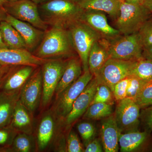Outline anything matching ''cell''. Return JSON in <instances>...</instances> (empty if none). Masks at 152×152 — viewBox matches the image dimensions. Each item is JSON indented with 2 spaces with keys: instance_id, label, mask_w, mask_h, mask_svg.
<instances>
[{
  "instance_id": "6da1fadb",
  "label": "cell",
  "mask_w": 152,
  "mask_h": 152,
  "mask_svg": "<svg viewBox=\"0 0 152 152\" xmlns=\"http://www.w3.org/2000/svg\"><path fill=\"white\" fill-rule=\"evenodd\" d=\"M39 4L40 15L48 26L67 29L81 20L84 11L77 0H49Z\"/></svg>"
},
{
  "instance_id": "7a4b0ae2",
  "label": "cell",
  "mask_w": 152,
  "mask_h": 152,
  "mask_svg": "<svg viewBox=\"0 0 152 152\" xmlns=\"http://www.w3.org/2000/svg\"><path fill=\"white\" fill-rule=\"evenodd\" d=\"M75 52L68 30L51 27L45 31L40 43L32 53L41 58L51 59L70 58Z\"/></svg>"
},
{
  "instance_id": "3957f363",
  "label": "cell",
  "mask_w": 152,
  "mask_h": 152,
  "mask_svg": "<svg viewBox=\"0 0 152 152\" xmlns=\"http://www.w3.org/2000/svg\"><path fill=\"white\" fill-rule=\"evenodd\" d=\"M152 14L143 4L120 0V14L115 21V28L124 35L138 33Z\"/></svg>"
},
{
  "instance_id": "277c9868",
  "label": "cell",
  "mask_w": 152,
  "mask_h": 152,
  "mask_svg": "<svg viewBox=\"0 0 152 152\" xmlns=\"http://www.w3.org/2000/svg\"><path fill=\"white\" fill-rule=\"evenodd\" d=\"M75 51L81 62L83 72L89 70L88 56L93 44L103 39L102 36L82 20L68 29Z\"/></svg>"
},
{
  "instance_id": "5b68a950",
  "label": "cell",
  "mask_w": 152,
  "mask_h": 152,
  "mask_svg": "<svg viewBox=\"0 0 152 152\" xmlns=\"http://www.w3.org/2000/svg\"><path fill=\"white\" fill-rule=\"evenodd\" d=\"M106 40L110 58L124 61H136L142 57L143 46L138 33L121 35Z\"/></svg>"
},
{
  "instance_id": "8992f818",
  "label": "cell",
  "mask_w": 152,
  "mask_h": 152,
  "mask_svg": "<svg viewBox=\"0 0 152 152\" xmlns=\"http://www.w3.org/2000/svg\"><path fill=\"white\" fill-rule=\"evenodd\" d=\"M136 61L110 58L94 77L98 84L106 85L113 91L116 84L131 75Z\"/></svg>"
},
{
  "instance_id": "52a82bcc",
  "label": "cell",
  "mask_w": 152,
  "mask_h": 152,
  "mask_svg": "<svg viewBox=\"0 0 152 152\" xmlns=\"http://www.w3.org/2000/svg\"><path fill=\"white\" fill-rule=\"evenodd\" d=\"M67 60L51 59L42 66V103L45 107L51 101L65 69Z\"/></svg>"
},
{
  "instance_id": "ba28073f",
  "label": "cell",
  "mask_w": 152,
  "mask_h": 152,
  "mask_svg": "<svg viewBox=\"0 0 152 152\" xmlns=\"http://www.w3.org/2000/svg\"><path fill=\"white\" fill-rule=\"evenodd\" d=\"M3 7L7 13L16 19L29 23L43 31L48 28V26L40 15L37 4L31 0L6 2Z\"/></svg>"
},
{
  "instance_id": "9c48e42d",
  "label": "cell",
  "mask_w": 152,
  "mask_h": 152,
  "mask_svg": "<svg viewBox=\"0 0 152 152\" xmlns=\"http://www.w3.org/2000/svg\"><path fill=\"white\" fill-rule=\"evenodd\" d=\"M93 77L94 75L89 70L83 72L75 82L58 96L55 108L57 116L61 118H65L70 113L74 102Z\"/></svg>"
},
{
  "instance_id": "30bf717a",
  "label": "cell",
  "mask_w": 152,
  "mask_h": 152,
  "mask_svg": "<svg viewBox=\"0 0 152 152\" xmlns=\"http://www.w3.org/2000/svg\"><path fill=\"white\" fill-rule=\"evenodd\" d=\"M140 107L132 98L119 101L115 115L121 133L138 130Z\"/></svg>"
},
{
  "instance_id": "8fae6325",
  "label": "cell",
  "mask_w": 152,
  "mask_h": 152,
  "mask_svg": "<svg viewBox=\"0 0 152 152\" xmlns=\"http://www.w3.org/2000/svg\"><path fill=\"white\" fill-rule=\"evenodd\" d=\"M42 94V68H36L29 78L20 90L19 99L34 113L39 107Z\"/></svg>"
},
{
  "instance_id": "7c38bea8",
  "label": "cell",
  "mask_w": 152,
  "mask_h": 152,
  "mask_svg": "<svg viewBox=\"0 0 152 152\" xmlns=\"http://www.w3.org/2000/svg\"><path fill=\"white\" fill-rule=\"evenodd\" d=\"M49 60L38 58L26 49H0V64L3 66L30 65L38 67Z\"/></svg>"
},
{
  "instance_id": "4fadbf2b",
  "label": "cell",
  "mask_w": 152,
  "mask_h": 152,
  "mask_svg": "<svg viewBox=\"0 0 152 152\" xmlns=\"http://www.w3.org/2000/svg\"><path fill=\"white\" fill-rule=\"evenodd\" d=\"M81 20L101 35L103 39L110 40L121 34L116 28L109 24L105 13L101 11L84 10Z\"/></svg>"
},
{
  "instance_id": "5bb4252c",
  "label": "cell",
  "mask_w": 152,
  "mask_h": 152,
  "mask_svg": "<svg viewBox=\"0 0 152 152\" xmlns=\"http://www.w3.org/2000/svg\"><path fill=\"white\" fill-rule=\"evenodd\" d=\"M98 86L96 80L93 77L73 104L70 113L64 119L66 125H72L84 115L91 105Z\"/></svg>"
},
{
  "instance_id": "9a60e30c",
  "label": "cell",
  "mask_w": 152,
  "mask_h": 152,
  "mask_svg": "<svg viewBox=\"0 0 152 152\" xmlns=\"http://www.w3.org/2000/svg\"><path fill=\"white\" fill-rule=\"evenodd\" d=\"M6 21L19 33L29 51H33L39 46L43 37L45 31L35 27L29 23L18 19L7 14Z\"/></svg>"
},
{
  "instance_id": "2e32d148",
  "label": "cell",
  "mask_w": 152,
  "mask_h": 152,
  "mask_svg": "<svg viewBox=\"0 0 152 152\" xmlns=\"http://www.w3.org/2000/svg\"><path fill=\"white\" fill-rule=\"evenodd\" d=\"M38 67L30 65L16 66L10 69L3 85V91L8 93L20 91L22 88Z\"/></svg>"
},
{
  "instance_id": "e0dca14e",
  "label": "cell",
  "mask_w": 152,
  "mask_h": 152,
  "mask_svg": "<svg viewBox=\"0 0 152 152\" xmlns=\"http://www.w3.org/2000/svg\"><path fill=\"white\" fill-rule=\"evenodd\" d=\"M121 132L115 114L103 119L101 126L102 145L105 152H117L119 150V138Z\"/></svg>"
},
{
  "instance_id": "ac0fdd59",
  "label": "cell",
  "mask_w": 152,
  "mask_h": 152,
  "mask_svg": "<svg viewBox=\"0 0 152 152\" xmlns=\"http://www.w3.org/2000/svg\"><path fill=\"white\" fill-rule=\"evenodd\" d=\"M32 114L19 99L14 109L11 127L16 132L31 134L33 132Z\"/></svg>"
},
{
  "instance_id": "d6986e66",
  "label": "cell",
  "mask_w": 152,
  "mask_h": 152,
  "mask_svg": "<svg viewBox=\"0 0 152 152\" xmlns=\"http://www.w3.org/2000/svg\"><path fill=\"white\" fill-rule=\"evenodd\" d=\"M82 69L80 58L73 56L67 60L65 69L55 91L57 96L80 77L82 75Z\"/></svg>"
},
{
  "instance_id": "ffe728a7",
  "label": "cell",
  "mask_w": 152,
  "mask_h": 152,
  "mask_svg": "<svg viewBox=\"0 0 152 152\" xmlns=\"http://www.w3.org/2000/svg\"><path fill=\"white\" fill-rule=\"evenodd\" d=\"M107 42L102 39L93 44L89 54V70L93 75L99 70L110 58Z\"/></svg>"
},
{
  "instance_id": "44dd1931",
  "label": "cell",
  "mask_w": 152,
  "mask_h": 152,
  "mask_svg": "<svg viewBox=\"0 0 152 152\" xmlns=\"http://www.w3.org/2000/svg\"><path fill=\"white\" fill-rule=\"evenodd\" d=\"M150 134L135 131L121 133L119 138L120 151L122 152H132L139 151L146 144Z\"/></svg>"
},
{
  "instance_id": "7402d4cb",
  "label": "cell",
  "mask_w": 152,
  "mask_h": 152,
  "mask_svg": "<svg viewBox=\"0 0 152 152\" xmlns=\"http://www.w3.org/2000/svg\"><path fill=\"white\" fill-rule=\"evenodd\" d=\"M83 10H96L108 14L114 20L120 14V0H77Z\"/></svg>"
},
{
  "instance_id": "603a6c76",
  "label": "cell",
  "mask_w": 152,
  "mask_h": 152,
  "mask_svg": "<svg viewBox=\"0 0 152 152\" xmlns=\"http://www.w3.org/2000/svg\"><path fill=\"white\" fill-rule=\"evenodd\" d=\"M20 92L0 93V128L5 127L11 124L14 109L19 99Z\"/></svg>"
},
{
  "instance_id": "cb8c5ba5",
  "label": "cell",
  "mask_w": 152,
  "mask_h": 152,
  "mask_svg": "<svg viewBox=\"0 0 152 152\" xmlns=\"http://www.w3.org/2000/svg\"><path fill=\"white\" fill-rule=\"evenodd\" d=\"M56 123L53 116L45 114L42 118L37 129V142L39 150L46 148L50 143L54 134Z\"/></svg>"
},
{
  "instance_id": "d4e9b609",
  "label": "cell",
  "mask_w": 152,
  "mask_h": 152,
  "mask_svg": "<svg viewBox=\"0 0 152 152\" xmlns=\"http://www.w3.org/2000/svg\"><path fill=\"white\" fill-rule=\"evenodd\" d=\"M0 31L4 42L8 48L26 49V44L20 34L7 22L0 23Z\"/></svg>"
},
{
  "instance_id": "484cf974",
  "label": "cell",
  "mask_w": 152,
  "mask_h": 152,
  "mask_svg": "<svg viewBox=\"0 0 152 152\" xmlns=\"http://www.w3.org/2000/svg\"><path fill=\"white\" fill-rule=\"evenodd\" d=\"M113 105L109 104L96 103L89 106L83 115V118L87 120L103 119L113 114Z\"/></svg>"
},
{
  "instance_id": "4316f807",
  "label": "cell",
  "mask_w": 152,
  "mask_h": 152,
  "mask_svg": "<svg viewBox=\"0 0 152 152\" xmlns=\"http://www.w3.org/2000/svg\"><path fill=\"white\" fill-rule=\"evenodd\" d=\"M131 75L135 76L145 81L152 80V61L142 57L137 60Z\"/></svg>"
},
{
  "instance_id": "83f0119b",
  "label": "cell",
  "mask_w": 152,
  "mask_h": 152,
  "mask_svg": "<svg viewBox=\"0 0 152 152\" xmlns=\"http://www.w3.org/2000/svg\"><path fill=\"white\" fill-rule=\"evenodd\" d=\"M13 148L15 151L30 152L35 148V143L31 134L19 133L16 135L12 142Z\"/></svg>"
},
{
  "instance_id": "f1b7e54d",
  "label": "cell",
  "mask_w": 152,
  "mask_h": 152,
  "mask_svg": "<svg viewBox=\"0 0 152 152\" xmlns=\"http://www.w3.org/2000/svg\"><path fill=\"white\" fill-rule=\"evenodd\" d=\"M115 100L113 91L109 87L106 85L98 84L91 104L96 103H102L113 105Z\"/></svg>"
},
{
  "instance_id": "f546056e",
  "label": "cell",
  "mask_w": 152,
  "mask_h": 152,
  "mask_svg": "<svg viewBox=\"0 0 152 152\" xmlns=\"http://www.w3.org/2000/svg\"><path fill=\"white\" fill-rule=\"evenodd\" d=\"M134 101L141 109L152 105V80L144 85Z\"/></svg>"
},
{
  "instance_id": "4dcf8cb0",
  "label": "cell",
  "mask_w": 152,
  "mask_h": 152,
  "mask_svg": "<svg viewBox=\"0 0 152 152\" xmlns=\"http://www.w3.org/2000/svg\"><path fill=\"white\" fill-rule=\"evenodd\" d=\"M138 34L143 48L152 45V15L144 23Z\"/></svg>"
},
{
  "instance_id": "1f68e13d",
  "label": "cell",
  "mask_w": 152,
  "mask_h": 152,
  "mask_svg": "<svg viewBox=\"0 0 152 152\" xmlns=\"http://www.w3.org/2000/svg\"><path fill=\"white\" fill-rule=\"evenodd\" d=\"M77 129L83 139L85 146L94 139L96 129L91 123L87 122L80 123L77 126Z\"/></svg>"
},
{
  "instance_id": "d6a6232c",
  "label": "cell",
  "mask_w": 152,
  "mask_h": 152,
  "mask_svg": "<svg viewBox=\"0 0 152 152\" xmlns=\"http://www.w3.org/2000/svg\"><path fill=\"white\" fill-rule=\"evenodd\" d=\"M147 82L135 76H130L126 97L132 98L134 100L142 88Z\"/></svg>"
},
{
  "instance_id": "836d02e7",
  "label": "cell",
  "mask_w": 152,
  "mask_h": 152,
  "mask_svg": "<svg viewBox=\"0 0 152 152\" xmlns=\"http://www.w3.org/2000/svg\"><path fill=\"white\" fill-rule=\"evenodd\" d=\"M129 76L120 81L114 86L112 91L116 101L119 102L126 97L127 91L129 82Z\"/></svg>"
},
{
  "instance_id": "e575fe53",
  "label": "cell",
  "mask_w": 152,
  "mask_h": 152,
  "mask_svg": "<svg viewBox=\"0 0 152 152\" xmlns=\"http://www.w3.org/2000/svg\"><path fill=\"white\" fill-rule=\"evenodd\" d=\"M84 151L77 134L73 131H71L68 137L67 151L82 152Z\"/></svg>"
},
{
  "instance_id": "d590c367",
  "label": "cell",
  "mask_w": 152,
  "mask_h": 152,
  "mask_svg": "<svg viewBox=\"0 0 152 152\" xmlns=\"http://www.w3.org/2000/svg\"><path fill=\"white\" fill-rule=\"evenodd\" d=\"M16 132L12 127L10 128H0V146L12 143Z\"/></svg>"
},
{
  "instance_id": "8d00e7d4",
  "label": "cell",
  "mask_w": 152,
  "mask_h": 152,
  "mask_svg": "<svg viewBox=\"0 0 152 152\" xmlns=\"http://www.w3.org/2000/svg\"><path fill=\"white\" fill-rule=\"evenodd\" d=\"M140 118L148 133L152 132V105L143 109Z\"/></svg>"
},
{
  "instance_id": "74e56055",
  "label": "cell",
  "mask_w": 152,
  "mask_h": 152,
  "mask_svg": "<svg viewBox=\"0 0 152 152\" xmlns=\"http://www.w3.org/2000/svg\"><path fill=\"white\" fill-rule=\"evenodd\" d=\"M102 145L99 139H94L86 146L85 152H102L103 151Z\"/></svg>"
},
{
  "instance_id": "f35d334b",
  "label": "cell",
  "mask_w": 152,
  "mask_h": 152,
  "mask_svg": "<svg viewBox=\"0 0 152 152\" xmlns=\"http://www.w3.org/2000/svg\"><path fill=\"white\" fill-rule=\"evenodd\" d=\"M142 57L144 58L152 61V45L143 48Z\"/></svg>"
},
{
  "instance_id": "ab89813d",
  "label": "cell",
  "mask_w": 152,
  "mask_h": 152,
  "mask_svg": "<svg viewBox=\"0 0 152 152\" xmlns=\"http://www.w3.org/2000/svg\"><path fill=\"white\" fill-rule=\"evenodd\" d=\"M11 67L0 64V83L2 82L3 80H4Z\"/></svg>"
},
{
  "instance_id": "60d3db41",
  "label": "cell",
  "mask_w": 152,
  "mask_h": 152,
  "mask_svg": "<svg viewBox=\"0 0 152 152\" xmlns=\"http://www.w3.org/2000/svg\"><path fill=\"white\" fill-rule=\"evenodd\" d=\"M7 13L3 7H0V23L6 21Z\"/></svg>"
},
{
  "instance_id": "b9f144b4",
  "label": "cell",
  "mask_w": 152,
  "mask_h": 152,
  "mask_svg": "<svg viewBox=\"0 0 152 152\" xmlns=\"http://www.w3.org/2000/svg\"><path fill=\"white\" fill-rule=\"evenodd\" d=\"M143 5L152 14V0H145Z\"/></svg>"
},
{
  "instance_id": "7bdbcfd3",
  "label": "cell",
  "mask_w": 152,
  "mask_h": 152,
  "mask_svg": "<svg viewBox=\"0 0 152 152\" xmlns=\"http://www.w3.org/2000/svg\"><path fill=\"white\" fill-rule=\"evenodd\" d=\"M8 48L7 47L4 42L1 33L0 31V49Z\"/></svg>"
},
{
  "instance_id": "ee69618b",
  "label": "cell",
  "mask_w": 152,
  "mask_h": 152,
  "mask_svg": "<svg viewBox=\"0 0 152 152\" xmlns=\"http://www.w3.org/2000/svg\"><path fill=\"white\" fill-rule=\"evenodd\" d=\"M127 2L133 3V4H143L145 0H124Z\"/></svg>"
},
{
  "instance_id": "f6af8a7d",
  "label": "cell",
  "mask_w": 152,
  "mask_h": 152,
  "mask_svg": "<svg viewBox=\"0 0 152 152\" xmlns=\"http://www.w3.org/2000/svg\"><path fill=\"white\" fill-rule=\"evenodd\" d=\"M31 1H32L33 2L38 5L45 2H46L47 1H49V0H31Z\"/></svg>"
},
{
  "instance_id": "bcb514c9",
  "label": "cell",
  "mask_w": 152,
  "mask_h": 152,
  "mask_svg": "<svg viewBox=\"0 0 152 152\" xmlns=\"http://www.w3.org/2000/svg\"><path fill=\"white\" fill-rule=\"evenodd\" d=\"M6 2V0H0V7H3L4 4Z\"/></svg>"
},
{
  "instance_id": "7dc6e473",
  "label": "cell",
  "mask_w": 152,
  "mask_h": 152,
  "mask_svg": "<svg viewBox=\"0 0 152 152\" xmlns=\"http://www.w3.org/2000/svg\"><path fill=\"white\" fill-rule=\"evenodd\" d=\"M18 0H6V2H14Z\"/></svg>"
}]
</instances>
